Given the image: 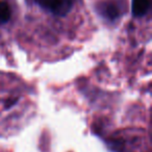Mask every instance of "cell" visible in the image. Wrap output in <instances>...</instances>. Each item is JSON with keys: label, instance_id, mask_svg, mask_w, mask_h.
Masks as SVG:
<instances>
[{"label": "cell", "instance_id": "cell-1", "mask_svg": "<svg viewBox=\"0 0 152 152\" xmlns=\"http://www.w3.org/2000/svg\"><path fill=\"white\" fill-rule=\"evenodd\" d=\"M96 11L104 19L115 21L124 13V5L119 0H105L96 5Z\"/></svg>", "mask_w": 152, "mask_h": 152}, {"label": "cell", "instance_id": "cell-2", "mask_svg": "<svg viewBox=\"0 0 152 152\" xmlns=\"http://www.w3.org/2000/svg\"><path fill=\"white\" fill-rule=\"evenodd\" d=\"M38 5L55 16H66L73 7L74 0H34Z\"/></svg>", "mask_w": 152, "mask_h": 152}, {"label": "cell", "instance_id": "cell-3", "mask_svg": "<svg viewBox=\"0 0 152 152\" xmlns=\"http://www.w3.org/2000/svg\"><path fill=\"white\" fill-rule=\"evenodd\" d=\"M151 0H132V15L134 17H143L149 12Z\"/></svg>", "mask_w": 152, "mask_h": 152}, {"label": "cell", "instance_id": "cell-4", "mask_svg": "<svg viewBox=\"0 0 152 152\" xmlns=\"http://www.w3.org/2000/svg\"><path fill=\"white\" fill-rule=\"evenodd\" d=\"M12 16V12L10 5L4 1H0V25L10 21Z\"/></svg>", "mask_w": 152, "mask_h": 152}]
</instances>
